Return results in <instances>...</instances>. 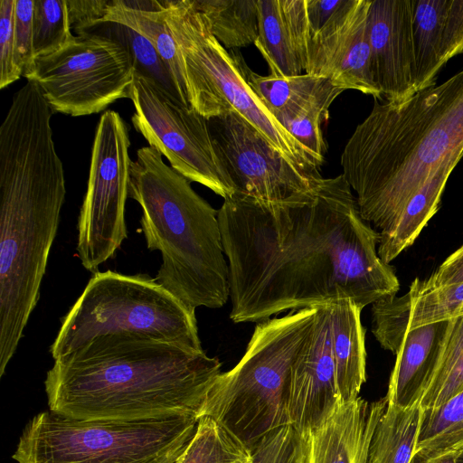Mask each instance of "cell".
<instances>
[{
    "label": "cell",
    "mask_w": 463,
    "mask_h": 463,
    "mask_svg": "<svg viewBox=\"0 0 463 463\" xmlns=\"http://www.w3.org/2000/svg\"><path fill=\"white\" fill-rule=\"evenodd\" d=\"M106 22L127 25L145 37L159 52L171 70L185 106L193 108L181 58L165 24L163 9L160 11L141 10L128 6L124 0L108 1L101 23Z\"/></svg>",
    "instance_id": "25"
},
{
    "label": "cell",
    "mask_w": 463,
    "mask_h": 463,
    "mask_svg": "<svg viewBox=\"0 0 463 463\" xmlns=\"http://www.w3.org/2000/svg\"><path fill=\"white\" fill-rule=\"evenodd\" d=\"M463 449V420L440 438L422 446L415 452L437 455L447 451L458 452Z\"/></svg>",
    "instance_id": "38"
},
{
    "label": "cell",
    "mask_w": 463,
    "mask_h": 463,
    "mask_svg": "<svg viewBox=\"0 0 463 463\" xmlns=\"http://www.w3.org/2000/svg\"><path fill=\"white\" fill-rule=\"evenodd\" d=\"M52 109L27 80L0 127V376L35 308L65 201Z\"/></svg>",
    "instance_id": "2"
},
{
    "label": "cell",
    "mask_w": 463,
    "mask_h": 463,
    "mask_svg": "<svg viewBox=\"0 0 463 463\" xmlns=\"http://www.w3.org/2000/svg\"><path fill=\"white\" fill-rule=\"evenodd\" d=\"M259 37L255 43L270 75L305 71L308 42L307 0H258Z\"/></svg>",
    "instance_id": "19"
},
{
    "label": "cell",
    "mask_w": 463,
    "mask_h": 463,
    "mask_svg": "<svg viewBox=\"0 0 463 463\" xmlns=\"http://www.w3.org/2000/svg\"><path fill=\"white\" fill-rule=\"evenodd\" d=\"M463 392V316L449 319L439 357L420 402L423 409L438 408Z\"/></svg>",
    "instance_id": "29"
},
{
    "label": "cell",
    "mask_w": 463,
    "mask_h": 463,
    "mask_svg": "<svg viewBox=\"0 0 463 463\" xmlns=\"http://www.w3.org/2000/svg\"><path fill=\"white\" fill-rule=\"evenodd\" d=\"M247 80L271 112L286 106L304 103L334 85L324 77L302 73L291 77L261 76L245 67Z\"/></svg>",
    "instance_id": "31"
},
{
    "label": "cell",
    "mask_w": 463,
    "mask_h": 463,
    "mask_svg": "<svg viewBox=\"0 0 463 463\" xmlns=\"http://www.w3.org/2000/svg\"><path fill=\"white\" fill-rule=\"evenodd\" d=\"M165 24L176 44L192 107L207 119L234 112L291 161L319 165L274 118L250 86L246 63L212 34L193 0L163 1Z\"/></svg>",
    "instance_id": "9"
},
{
    "label": "cell",
    "mask_w": 463,
    "mask_h": 463,
    "mask_svg": "<svg viewBox=\"0 0 463 463\" xmlns=\"http://www.w3.org/2000/svg\"><path fill=\"white\" fill-rule=\"evenodd\" d=\"M371 0H344L319 29L308 33L305 73L328 79L341 90L382 99L371 68L367 16Z\"/></svg>",
    "instance_id": "14"
},
{
    "label": "cell",
    "mask_w": 463,
    "mask_h": 463,
    "mask_svg": "<svg viewBox=\"0 0 463 463\" xmlns=\"http://www.w3.org/2000/svg\"><path fill=\"white\" fill-rule=\"evenodd\" d=\"M386 406L385 397L339 403L319 427L300 435L303 463H368L372 437Z\"/></svg>",
    "instance_id": "17"
},
{
    "label": "cell",
    "mask_w": 463,
    "mask_h": 463,
    "mask_svg": "<svg viewBox=\"0 0 463 463\" xmlns=\"http://www.w3.org/2000/svg\"><path fill=\"white\" fill-rule=\"evenodd\" d=\"M221 366L203 349L117 334L55 359L44 386L49 410L68 418H199Z\"/></svg>",
    "instance_id": "3"
},
{
    "label": "cell",
    "mask_w": 463,
    "mask_h": 463,
    "mask_svg": "<svg viewBox=\"0 0 463 463\" xmlns=\"http://www.w3.org/2000/svg\"><path fill=\"white\" fill-rule=\"evenodd\" d=\"M331 348L340 402L354 401L366 381L365 330L362 308L350 299L329 303Z\"/></svg>",
    "instance_id": "21"
},
{
    "label": "cell",
    "mask_w": 463,
    "mask_h": 463,
    "mask_svg": "<svg viewBox=\"0 0 463 463\" xmlns=\"http://www.w3.org/2000/svg\"><path fill=\"white\" fill-rule=\"evenodd\" d=\"M175 463H181L179 458Z\"/></svg>",
    "instance_id": "41"
},
{
    "label": "cell",
    "mask_w": 463,
    "mask_h": 463,
    "mask_svg": "<svg viewBox=\"0 0 463 463\" xmlns=\"http://www.w3.org/2000/svg\"><path fill=\"white\" fill-rule=\"evenodd\" d=\"M107 5L105 0H67L71 30L76 35L101 24Z\"/></svg>",
    "instance_id": "36"
},
{
    "label": "cell",
    "mask_w": 463,
    "mask_h": 463,
    "mask_svg": "<svg viewBox=\"0 0 463 463\" xmlns=\"http://www.w3.org/2000/svg\"><path fill=\"white\" fill-rule=\"evenodd\" d=\"M449 320L407 330L402 335L384 396L387 404L420 403L436 368Z\"/></svg>",
    "instance_id": "20"
},
{
    "label": "cell",
    "mask_w": 463,
    "mask_h": 463,
    "mask_svg": "<svg viewBox=\"0 0 463 463\" xmlns=\"http://www.w3.org/2000/svg\"><path fill=\"white\" fill-rule=\"evenodd\" d=\"M343 91L334 86L304 104L286 106L272 112L279 123L304 146L319 166L326 153L322 124L329 117L331 104Z\"/></svg>",
    "instance_id": "27"
},
{
    "label": "cell",
    "mask_w": 463,
    "mask_h": 463,
    "mask_svg": "<svg viewBox=\"0 0 463 463\" xmlns=\"http://www.w3.org/2000/svg\"><path fill=\"white\" fill-rule=\"evenodd\" d=\"M15 0L0 1V89L22 77L15 62Z\"/></svg>",
    "instance_id": "34"
},
{
    "label": "cell",
    "mask_w": 463,
    "mask_h": 463,
    "mask_svg": "<svg viewBox=\"0 0 463 463\" xmlns=\"http://www.w3.org/2000/svg\"><path fill=\"white\" fill-rule=\"evenodd\" d=\"M461 157L440 165L410 199L393 226L380 235L377 253L389 264L412 245L439 207L446 183Z\"/></svg>",
    "instance_id": "23"
},
{
    "label": "cell",
    "mask_w": 463,
    "mask_h": 463,
    "mask_svg": "<svg viewBox=\"0 0 463 463\" xmlns=\"http://www.w3.org/2000/svg\"><path fill=\"white\" fill-rule=\"evenodd\" d=\"M367 31L373 78L382 99H408L416 93L411 0H371Z\"/></svg>",
    "instance_id": "16"
},
{
    "label": "cell",
    "mask_w": 463,
    "mask_h": 463,
    "mask_svg": "<svg viewBox=\"0 0 463 463\" xmlns=\"http://www.w3.org/2000/svg\"><path fill=\"white\" fill-rule=\"evenodd\" d=\"M463 156V70L399 102L376 99L341 155L362 218L386 233L426 180Z\"/></svg>",
    "instance_id": "4"
},
{
    "label": "cell",
    "mask_w": 463,
    "mask_h": 463,
    "mask_svg": "<svg viewBox=\"0 0 463 463\" xmlns=\"http://www.w3.org/2000/svg\"><path fill=\"white\" fill-rule=\"evenodd\" d=\"M250 463H303L300 434L289 425L272 431L251 450Z\"/></svg>",
    "instance_id": "33"
},
{
    "label": "cell",
    "mask_w": 463,
    "mask_h": 463,
    "mask_svg": "<svg viewBox=\"0 0 463 463\" xmlns=\"http://www.w3.org/2000/svg\"><path fill=\"white\" fill-rule=\"evenodd\" d=\"M34 0H15L14 44L15 62L22 76L27 77L35 61L33 46Z\"/></svg>",
    "instance_id": "35"
},
{
    "label": "cell",
    "mask_w": 463,
    "mask_h": 463,
    "mask_svg": "<svg viewBox=\"0 0 463 463\" xmlns=\"http://www.w3.org/2000/svg\"><path fill=\"white\" fill-rule=\"evenodd\" d=\"M135 129L191 182L226 199L234 188L213 146L208 119L174 99L152 80L134 74Z\"/></svg>",
    "instance_id": "12"
},
{
    "label": "cell",
    "mask_w": 463,
    "mask_h": 463,
    "mask_svg": "<svg viewBox=\"0 0 463 463\" xmlns=\"http://www.w3.org/2000/svg\"><path fill=\"white\" fill-rule=\"evenodd\" d=\"M179 460L181 463H250L251 450L214 420L201 416L195 434Z\"/></svg>",
    "instance_id": "30"
},
{
    "label": "cell",
    "mask_w": 463,
    "mask_h": 463,
    "mask_svg": "<svg viewBox=\"0 0 463 463\" xmlns=\"http://www.w3.org/2000/svg\"><path fill=\"white\" fill-rule=\"evenodd\" d=\"M210 32L225 48L255 44L259 37L258 0H193Z\"/></svg>",
    "instance_id": "26"
},
{
    "label": "cell",
    "mask_w": 463,
    "mask_h": 463,
    "mask_svg": "<svg viewBox=\"0 0 463 463\" xmlns=\"http://www.w3.org/2000/svg\"><path fill=\"white\" fill-rule=\"evenodd\" d=\"M218 221L236 324L341 299L363 309L400 288L378 256L380 234L362 218L343 175L286 203L234 194Z\"/></svg>",
    "instance_id": "1"
},
{
    "label": "cell",
    "mask_w": 463,
    "mask_h": 463,
    "mask_svg": "<svg viewBox=\"0 0 463 463\" xmlns=\"http://www.w3.org/2000/svg\"><path fill=\"white\" fill-rule=\"evenodd\" d=\"M199 418L78 420L52 411L24 427L17 463H175L194 438Z\"/></svg>",
    "instance_id": "7"
},
{
    "label": "cell",
    "mask_w": 463,
    "mask_h": 463,
    "mask_svg": "<svg viewBox=\"0 0 463 463\" xmlns=\"http://www.w3.org/2000/svg\"><path fill=\"white\" fill-rule=\"evenodd\" d=\"M126 334L201 350L195 310L146 274L97 271L61 320L53 360L92 339Z\"/></svg>",
    "instance_id": "8"
},
{
    "label": "cell",
    "mask_w": 463,
    "mask_h": 463,
    "mask_svg": "<svg viewBox=\"0 0 463 463\" xmlns=\"http://www.w3.org/2000/svg\"><path fill=\"white\" fill-rule=\"evenodd\" d=\"M67 0H34L33 46L34 58L61 50L75 35L71 33Z\"/></svg>",
    "instance_id": "32"
},
{
    "label": "cell",
    "mask_w": 463,
    "mask_h": 463,
    "mask_svg": "<svg viewBox=\"0 0 463 463\" xmlns=\"http://www.w3.org/2000/svg\"><path fill=\"white\" fill-rule=\"evenodd\" d=\"M456 463H463V449L458 452Z\"/></svg>",
    "instance_id": "40"
},
{
    "label": "cell",
    "mask_w": 463,
    "mask_h": 463,
    "mask_svg": "<svg viewBox=\"0 0 463 463\" xmlns=\"http://www.w3.org/2000/svg\"><path fill=\"white\" fill-rule=\"evenodd\" d=\"M382 315L404 333L463 316V283L426 288L413 280L409 291L380 303Z\"/></svg>",
    "instance_id": "22"
},
{
    "label": "cell",
    "mask_w": 463,
    "mask_h": 463,
    "mask_svg": "<svg viewBox=\"0 0 463 463\" xmlns=\"http://www.w3.org/2000/svg\"><path fill=\"white\" fill-rule=\"evenodd\" d=\"M316 312L317 307L303 308L258 323L241 359L213 383L200 417L212 418L250 450L288 425V384L310 338Z\"/></svg>",
    "instance_id": "6"
},
{
    "label": "cell",
    "mask_w": 463,
    "mask_h": 463,
    "mask_svg": "<svg viewBox=\"0 0 463 463\" xmlns=\"http://www.w3.org/2000/svg\"><path fill=\"white\" fill-rule=\"evenodd\" d=\"M414 280L426 288L463 283V245L450 254L428 279Z\"/></svg>",
    "instance_id": "37"
},
{
    "label": "cell",
    "mask_w": 463,
    "mask_h": 463,
    "mask_svg": "<svg viewBox=\"0 0 463 463\" xmlns=\"http://www.w3.org/2000/svg\"><path fill=\"white\" fill-rule=\"evenodd\" d=\"M135 70L128 49L108 36L85 32L56 52L35 59L27 80L35 81L53 113H99L130 99Z\"/></svg>",
    "instance_id": "10"
},
{
    "label": "cell",
    "mask_w": 463,
    "mask_h": 463,
    "mask_svg": "<svg viewBox=\"0 0 463 463\" xmlns=\"http://www.w3.org/2000/svg\"><path fill=\"white\" fill-rule=\"evenodd\" d=\"M416 92L435 85L445 63L463 52V0H411Z\"/></svg>",
    "instance_id": "18"
},
{
    "label": "cell",
    "mask_w": 463,
    "mask_h": 463,
    "mask_svg": "<svg viewBox=\"0 0 463 463\" xmlns=\"http://www.w3.org/2000/svg\"><path fill=\"white\" fill-rule=\"evenodd\" d=\"M424 409L387 404L372 437L368 463H410L416 449Z\"/></svg>",
    "instance_id": "24"
},
{
    "label": "cell",
    "mask_w": 463,
    "mask_h": 463,
    "mask_svg": "<svg viewBox=\"0 0 463 463\" xmlns=\"http://www.w3.org/2000/svg\"><path fill=\"white\" fill-rule=\"evenodd\" d=\"M87 32L118 41L129 52L136 74L152 80L174 99L185 106L171 70L145 37L127 25L113 22L101 23Z\"/></svg>",
    "instance_id": "28"
},
{
    "label": "cell",
    "mask_w": 463,
    "mask_h": 463,
    "mask_svg": "<svg viewBox=\"0 0 463 463\" xmlns=\"http://www.w3.org/2000/svg\"><path fill=\"white\" fill-rule=\"evenodd\" d=\"M129 147L128 129L121 116L105 111L96 128L88 186L77 223V255L81 265L94 273L128 237Z\"/></svg>",
    "instance_id": "11"
},
{
    "label": "cell",
    "mask_w": 463,
    "mask_h": 463,
    "mask_svg": "<svg viewBox=\"0 0 463 463\" xmlns=\"http://www.w3.org/2000/svg\"><path fill=\"white\" fill-rule=\"evenodd\" d=\"M339 403L326 304L317 307L310 338L291 370L286 396L288 425L304 435L319 427Z\"/></svg>",
    "instance_id": "15"
},
{
    "label": "cell",
    "mask_w": 463,
    "mask_h": 463,
    "mask_svg": "<svg viewBox=\"0 0 463 463\" xmlns=\"http://www.w3.org/2000/svg\"><path fill=\"white\" fill-rule=\"evenodd\" d=\"M162 156L151 146L137 151L128 194L141 206L147 248L161 253L155 279L194 310L222 307L230 286L218 211Z\"/></svg>",
    "instance_id": "5"
},
{
    "label": "cell",
    "mask_w": 463,
    "mask_h": 463,
    "mask_svg": "<svg viewBox=\"0 0 463 463\" xmlns=\"http://www.w3.org/2000/svg\"><path fill=\"white\" fill-rule=\"evenodd\" d=\"M208 125L234 194L280 203L310 193L323 179L319 170L288 159L237 113L209 118Z\"/></svg>",
    "instance_id": "13"
},
{
    "label": "cell",
    "mask_w": 463,
    "mask_h": 463,
    "mask_svg": "<svg viewBox=\"0 0 463 463\" xmlns=\"http://www.w3.org/2000/svg\"><path fill=\"white\" fill-rule=\"evenodd\" d=\"M458 452L447 451L437 455L415 452L410 463H456Z\"/></svg>",
    "instance_id": "39"
}]
</instances>
